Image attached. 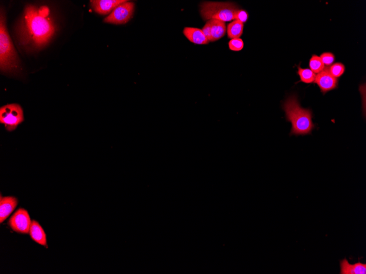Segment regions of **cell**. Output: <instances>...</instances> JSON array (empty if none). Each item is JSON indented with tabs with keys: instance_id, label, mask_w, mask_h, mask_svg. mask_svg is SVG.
I'll list each match as a JSON object with an SVG mask.
<instances>
[{
	"instance_id": "1",
	"label": "cell",
	"mask_w": 366,
	"mask_h": 274,
	"mask_svg": "<svg viewBox=\"0 0 366 274\" xmlns=\"http://www.w3.org/2000/svg\"><path fill=\"white\" fill-rule=\"evenodd\" d=\"M49 8L26 5L16 30L20 44L30 50H38L47 45L55 33V26L48 17Z\"/></svg>"
},
{
	"instance_id": "2",
	"label": "cell",
	"mask_w": 366,
	"mask_h": 274,
	"mask_svg": "<svg viewBox=\"0 0 366 274\" xmlns=\"http://www.w3.org/2000/svg\"><path fill=\"white\" fill-rule=\"evenodd\" d=\"M283 109L287 120L292 124L291 136H306L312 133L315 127L312 122V111L303 109L296 96H292L285 101Z\"/></svg>"
},
{
	"instance_id": "3",
	"label": "cell",
	"mask_w": 366,
	"mask_h": 274,
	"mask_svg": "<svg viewBox=\"0 0 366 274\" xmlns=\"http://www.w3.org/2000/svg\"><path fill=\"white\" fill-rule=\"evenodd\" d=\"M20 68L17 52L9 34L4 11L0 14V69L4 73H12Z\"/></svg>"
},
{
	"instance_id": "4",
	"label": "cell",
	"mask_w": 366,
	"mask_h": 274,
	"mask_svg": "<svg viewBox=\"0 0 366 274\" xmlns=\"http://www.w3.org/2000/svg\"><path fill=\"white\" fill-rule=\"evenodd\" d=\"M238 7L232 2H204L200 5V13L204 20H218L223 22L234 20Z\"/></svg>"
},
{
	"instance_id": "5",
	"label": "cell",
	"mask_w": 366,
	"mask_h": 274,
	"mask_svg": "<svg viewBox=\"0 0 366 274\" xmlns=\"http://www.w3.org/2000/svg\"><path fill=\"white\" fill-rule=\"evenodd\" d=\"M24 121V113L17 104H10L0 108V123L8 132H12Z\"/></svg>"
},
{
	"instance_id": "6",
	"label": "cell",
	"mask_w": 366,
	"mask_h": 274,
	"mask_svg": "<svg viewBox=\"0 0 366 274\" xmlns=\"http://www.w3.org/2000/svg\"><path fill=\"white\" fill-rule=\"evenodd\" d=\"M134 4L126 2L117 6L111 13L104 19L106 23L115 25L124 24L130 20L134 12Z\"/></svg>"
},
{
	"instance_id": "7",
	"label": "cell",
	"mask_w": 366,
	"mask_h": 274,
	"mask_svg": "<svg viewBox=\"0 0 366 274\" xmlns=\"http://www.w3.org/2000/svg\"><path fill=\"white\" fill-rule=\"evenodd\" d=\"M31 221L28 212L20 208L11 216L8 225L14 232L22 234L29 233Z\"/></svg>"
},
{
	"instance_id": "8",
	"label": "cell",
	"mask_w": 366,
	"mask_h": 274,
	"mask_svg": "<svg viewBox=\"0 0 366 274\" xmlns=\"http://www.w3.org/2000/svg\"><path fill=\"white\" fill-rule=\"evenodd\" d=\"M315 82L317 84L321 91L324 94L334 90L338 86L337 78L330 74L328 68H325L323 71L317 75Z\"/></svg>"
},
{
	"instance_id": "9",
	"label": "cell",
	"mask_w": 366,
	"mask_h": 274,
	"mask_svg": "<svg viewBox=\"0 0 366 274\" xmlns=\"http://www.w3.org/2000/svg\"><path fill=\"white\" fill-rule=\"evenodd\" d=\"M127 1L125 0H92L90 1L95 12L101 15L108 14L117 6Z\"/></svg>"
},
{
	"instance_id": "10",
	"label": "cell",
	"mask_w": 366,
	"mask_h": 274,
	"mask_svg": "<svg viewBox=\"0 0 366 274\" xmlns=\"http://www.w3.org/2000/svg\"><path fill=\"white\" fill-rule=\"evenodd\" d=\"M18 204L14 197H1L0 200V222L3 223L12 213Z\"/></svg>"
},
{
	"instance_id": "11",
	"label": "cell",
	"mask_w": 366,
	"mask_h": 274,
	"mask_svg": "<svg viewBox=\"0 0 366 274\" xmlns=\"http://www.w3.org/2000/svg\"><path fill=\"white\" fill-rule=\"evenodd\" d=\"M184 35L188 40L196 44H207L209 41L206 38L202 30L195 27H185Z\"/></svg>"
},
{
	"instance_id": "12",
	"label": "cell",
	"mask_w": 366,
	"mask_h": 274,
	"mask_svg": "<svg viewBox=\"0 0 366 274\" xmlns=\"http://www.w3.org/2000/svg\"><path fill=\"white\" fill-rule=\"evenodd\" d=\"M29 235L31 239L36 243L47 247L46 235L41 225L36 221L31 222Z\"/></svg>"
},
{
	"instance_id": "13",
	"label": "cell",
	"mask_w": 366,
	"mask_h": 274,
	"mask_svg": "<svg viewBox=\"0 0 366 274\" xmlns=\"http://www.w3.org/2000/svg\"><path fill=\"white\" fill-rule=\"evenodd\" d=\"M340 267L341 274H366V265L360 262L351 265L345 259L340 261Z\"/></svg>"
},
{
	"instance_id": "14",
	"label": "cell",
	"mask_w": 366,
	"mask_h": 274,
	"mask_svg": "<svg viewBox=\"0 0 366 274\" xmlns=\"http://www.w3.org/2000/svg\"><path fill=\"white\" fill-rule=\"evenodd\" d=\"M211 23V40L215 42L223 37L226 33L227 28L225 22L221 20H210Z\"/></svg>"
},
{
	"instance_id": "15",
	"label": "cell",
	"mask_w": 366,
	"mask_h": 274,
	"mask_svg": "<svg viewBox=\"0 0 366 274\" xmlns=\"http://www.w3.org/2000/svg\"><path fill=\"white\" fill-rule=\"evenodd\" d=\"M244 24L241 22L234 20L227 26L228 36L229 38H238L243 35Z\"/></svg>"
},
{
	"instance_id": "16",
	"label": "cell",
	"mask_w": 366,
	"mask_h": 274,
	"mask_svg": "<svg viewBox=\"0 0 366 274\" xmlns=\"http://www.w3.org/2000/svg\"><path fill=\"white\" fill-rule=\"evenodd\" d=\"M309 66L315 74H318L325 69V64L323 60L317 55H313L310 60Z\"/></svg>"
},
{
	"instance_id": "17",
	"label": "cell",
	"mask_w": 366,
	"mask_h": 274,
	"mask_svg": "<svg viewBox=\"0 0 366 274\" xmlns=\"http://www.w3.org/2000/svg\"><path fill=\"white\" fill-rule=\"evenodd\" d=\"M298 74L300 75L301 81L308 84L315 82L317 76L311 69H302L300 67L298 68Z\"/></svg>"
},
{
	"instance_id": "18",
	"label": "cell",
	"mask_w": 366,
	"mask_h": 274,
	"mask_svg": "<svg viewBox=\"0 0 366 274\" xmlns=\"http://www.w3.org/2000/svg\"><path fill=\"white\" fill-rule=\"evenodd\" d=\"M345 66L342 63H336L329 68L330 74L335 78L340 77L345 71Z\"/></svg>"
},
{
	"instance_id": "19",
	"label": "cell",
	"mask_w": 366,
	"mask_h": 274,
	"mask_svg": "<svg viewBox=\"0 0 366 274\" xmlns=\"http://www.w3.org/2000/svg\"><path fill=\"white\" fill-rule=\"evenodd\" d=\"M244 47V43L241 38H233L229 42V47L233 51H240Z\"/></svg>"
},
{
	"instance_id": "20",
	"label": "cell",
	"mask_w": 366,
	"mask_h": 274,
	"mask_svg": "<svg viewBox=\"0 0 366 274\" xmlns=\"http://www.w3.org/2000/svg\"><path fill=\"white\" fill-rule=\"evenodd\" d=\"M249 18V14L246 10L238 9L235 15L234 20H238L241 23H245Z\"/></svg>"
},
{
	"instance_id": "21",
	"label": "cell",
	"mask_w": 366,
	"mask_h": 274,
	"mask_svg": "<svg viewBox=\"0 0 366 274\" xmlns=\"http://www.w3.org/2000/svg\"><path fill=\"white\" fill-rule=\"evenodd\" d=\"M320 58L323 61L325 65L329 66L333 64L335 61V56L331 53H324L321 55Z\"/></svg>"
},
{
	"instance_id": "22",
	"label": "cell",
	"mask_w": 366,
	"mask_h": 274,
	"mask_svg": "<svg viewBox=\"0 0 366 274\" xmlns=\"http://www.w3.org/2000/svg\"><path fill=\"white\" fill-rule=\"evenodd\" d=\"M203 31L204 35L208 39V40L210 42L211 40V23L210 20H208L205 25L204 26L203 29H202Z\"/></svg>"
}]
</instances>
